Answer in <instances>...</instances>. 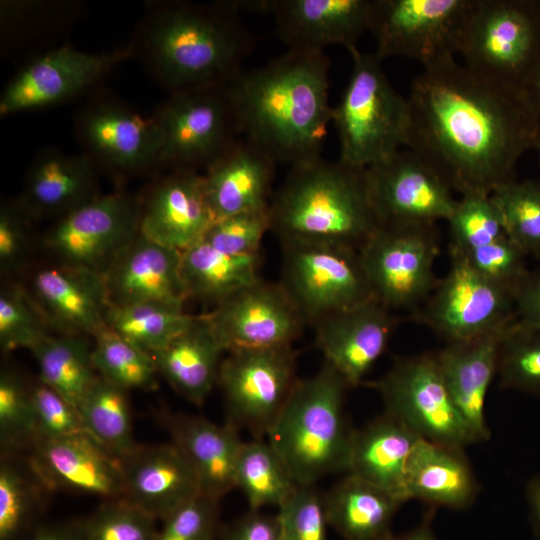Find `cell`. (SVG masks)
<instances>
[{"mask_svg": "<svg viewBox=\"0 0 540 540\" xmlns=\"http://www.w3.org/2000/svg\"><path fill=\"white\" fill-rule=\"evenodd\" d=\"M51 490L28 457L2 454L0 463V540H25L39 526Z\"/></svg>", "mask_w": 540, "mask_h": 540, "instance_id": "cell-36", "label": "cell"}, {"mask_svg": "<svg viewBox=\"0 0 540 540\" xmlns=\"http://www.w3.org/2000/svg\"><path fill=\"white\" fill-rule=\"evenodd\" d=\"M475 0H373L369 31L383 61L405 57L424 68L455 59Z\"/></svg>", "mask_w": 540, "mask_h": 540, "instance_id": "cell-9", "label": "cell"}, {"mask_svg": "<svg viewBox=\"0 0 540 540\" xmlns=\"http://www.w3.org/2000/svg\"><path fill=\"white\" fill-rule=\"evenodd\" d=\"M33 220L16 199L0 207V268L5 274L18 271L27 254L30 221Z\"/></svg>", "mask_w": 540, "mask_h": 540, "instance_id": "cell-53", "label": "cell"}, {"mask_svg": "<svg viewBox=\"0 0 540 540\" xmlns=\"http://www.w3.org/2000/svg\"><path fill=\"white\" fill-rule=\"evenodd\" d=\"M77 410L85 431L120 462L137 448L127 391L98 376Z\"/></svg>", "mask_w": 540, "mask_h": 540, "instance_id": "cell-38", "label": "cell"}, {"mask_svg": "<svg viewBox=\"0 0 540 540\" xmlns=\"http://www.w3.org/2000/svg\"><path fill=\"white\" fill-rule=\"evenodd\" d=\"M536 149L538 150L539 158H540V136H539V139H538V143H537Z\"/></svg>", "mask_w": 540, "mask_h": 540, "instance_id": "cell-60", "label": "cell"}, {"mask_svg": "<svg viewBox=\"0 0 540 540\" xmlns=\"http://www.w3.org/2000/svg\"><path fill=\"white\" fill-rule=\"evenodd\" d=\"M370 386L379 392L385 413L421 438L462 447L476 442L449 393L435 354L397 358Z\"/></svg>", "mask_w": 540, "mask_h": 540, "instance_id": "cell-12", "label": "cell"}, {"mask_svg": "<svg viewBox=\"0 0 540 540\" xmlns=\"http://www.w3.org/2000/svg\"><path fill=\"white\" fill-rule=\"evenodd\" d=\"M153 115L163 139L159 166L171 170L205 171L239 139L227 84L171 94Z\"/></svg>", "mask_w": 540, "mask_h": 540, "instance_id": "cell-10", "label": "cell"}, {"mask_svg": "<svg viewBox=\"0 0 540 540\" xmlns=\"http://www.w3.org/2000/svg\"><path fill=\"white\" fill-rule=\"evenodd\" d=\"M167 427L172 442L194 470L204 495L219 501L235 488V470L243 444L235 426L179 414L169 417Z\"/></svg>", "mask_w": 540, "mask_h": 540, "instance_id": "cell-30", "label": "cell"}, {"mask_svg": "<svg viewBox=\"0 0 540 540\" xmlns=\"http://www.w3.org/2000/svg\"><path fill=\"white\" fill-rule=\"evenodd\" d=\"M366 169L318 157L290 167L271 197V231L282 240L334 242L358 250L380 227Z\"/></svg>", "mask_w": 540, "mask_h": 540, "instance_id": "cell-4", "label": "cell"}, {"mask_svg": "<svg viewBox=\"0 0 540 540\" xmlns=\"http://www.w3.org/2000/svg\"><path fill=\"white\" fill-rule=\"evenodd\" d=\"M195 316L160 303L110 306L107 327L150 355L183 332Z\"/></svg>", "mask_w": 540, "mask_h": 540, "instance_id": "cell-40", "label": "cell"}, {"mask_svg": "<svg viewBox=\"0 0 540 540\" xmlns=\"http://www.w3.org/2000/svg\"><path fill=\"white\" fill-rule=\"evenodd\" d=\"M134 56L131 44L92 53L62 45L29 60L6 83L0 116L36 111L67 102L90 90L117 65Z\"/></svg>", "mask_w": 540, "mask_h": 540, "instance_id": "cell-16", "label": "cell"}, {"mask_svg": "<svg viewBox=\"0 0 540 540\" xmlns=\"http://www.w3.org/2000/svg\"><path fill=\"white\" fill-rule=\"evenodd\" d=\"M520 90L526 102L540 120V51Z\"/></svg>", "mask_w": 540, "mask_h": 540, "instance_id": "cell-57", "label": "cell"}, {"mask_svg": "<svg viewBox=\"0 0 540 540\" xmlns=\"http://www.w3.org/2000/svg\"><path fill=\"white\" fill-rule=\"evenodd\" d=\"M497 375L503 388L540 397V331L512 321L504 330Z\"/></svg>", "mask_w": 540, "mask_h": 540, "instance_id": "cell-43", "label": "cell"}, {"mask_svg": "<svg viewBox=\"0 0 540 540\" xmlns=\"http://www.w3.org/2000/svg\"><path fill=\"white\" fill-rule=\"evenodd\" d=\"M277 162L246 139H238L203 173L215 220L269 207Z\"/></svg>", "mask_w": 540, "mask_h": 540, "instance_id": "cell-29", "label": "cell"}, {"mask_svg": "<svg viewBox=\"0 0 540 540\" xmlns=\"http://www.w3.org/2000/svg\"><path fill=\"white\" fill-rule=\"evenodd\" d=\"M295 371L292 345L228 352L217 381L228 423L246 428L256 439L267 437L298 380Z\"/></svg>", "mask_w": 540, "mask_h": 540, "instance_id": "cell-14", "label": "cell"}, {"mask_svg": "<svg viewBox=\"0 0 540 540\" xmlns=\"http://www.w3.org/2000/svg\"><path fill=\"white\" fill-rule=\"evenodd\" d=\"M123 497L157 521L203 494L198 478L173 443L139 445L121 461Z\"/></svg>", "mask_w": 540, "mask_h": 540, "instance_id": "cell-26", "label": "cell"}, {"mask_svg": "<svg viewBox=\"0 0 540 540\" xmlns=\"http://www.w3.org/2000/svg\"><path fill=\"white\" fill-rule=\"evenodd\" d=\"M434 508L430 509L416 528L400 535H393L390 540H437L431 529Z\"/></svg>", "mask_w": 540, "mask_h": 540, "instance_id": "cell-59", "label": "cell"}, {"mask_svg": "<svg viewBox=\"0 0 540 540\" xmlns=\"http://www.w3.org/2000/svg\"><path fill=\"white\" fill-rule=\"evenodd\" d=\"M526 497L534 530L540 537V474L528 482Z\"/></svg>", "mask_w": 540, "mask_h": 540, "instance_id": "cell-58", "label": "cell"}, {"mask_svg": "<svg viewBox=\"0 0 540 540\" xmlns=\"http://www.w3.org/2000/svg\"><path fill=\"white\" fill-rule=\"evenodd\" d=\"M140 232V202L114 192L99 195L57 219L45 244L62 265L103 275Z\"/></svg>", "mask_w": 540, "mask_h": 540, "instance_id": "cell-17", "label": "cell"}, {"mask_svg": "<svg viewBox=\"0 0 540 540\" xmlns=\"http://www.w3.org/2000/svg\"><path fill=\"white\" fill-rule=\"evenodd\" d=\"M349 52L352 72L333 107L332 123L339 139L338 160L366 169L406 147L408 106L386 77L381 59L357 47Z\"/></svg>", "mask_w": 540, "mask_h": 540, "instance_id": "cell-6", "label": "cell"}, {"mask_svg": "<svg viewBox=\"0 0 540 540\" xmlns=\"http://www.w3.org/2000/svg\"><path fill=\"white\" fill-rule=\"evenodd\" d=\"M225 349L206 314L151 354L160 374L189 402L201 405L218 381Z\"/></svg>", "mask_w": 540, "mask_h": 540, "instance_id": "cell-33", "label": "cell"}, {"mask_svg": "<svg viewBox=\"0 0 540 540\" xmlns=\"http://www.w3.org/2000/svg\"><path fill=\"white\" fill-rule=\"evenodd\" d=\"M218 502L204 494L189 500L161 521L156 540H215Z\"/></svg>", "mask_w": 540, "mask_h": 540, "instance_id": "cell-51", "label": "cell"}, {"mask_svg": "<svg viewBox=\"0 0 540 540\" xmlns=\"http://www.w3.org/2000/svg\"><path fill=\"white\" fill-rule=\"evenodd\" d=\"M406 100V147L461 195L513 180L520 157L537 146L540 120L521 90L455 59L423 68Z\"/></svg>", "mask_w": 540, "mask_h": 540, "instance_id": "cell-1", "label": "cell"}, {"mask_svg": "<svg viewBox=\"0 0 540 540\" xmlns=\"http://www.w3.org/2000/svg\"><path fill=\"white\" fill-rule=\"evenodd\" d=\"M31 352L38 364V380L77 409L98 377L85 336L50 334Z\"/></svg>", "mask_w": 540, "mask_h": 540, "instance_id": "cell-37", "label": "cell"}, {"mask_svg": "<svg viewBox=\"0 0 540 540\" xmlns=\"http://www.w3.org/2000/svg\"><path fill=\"white\" fill-rule=\"evenodd\" d=\"M348 388L325 363L317 374L297 380L267 434L298 485H314L328 474L346 472L354 433L344 414Z\"/></svg>", "mask_w": 540, "mask_h": 540, "instance_id": "cell-5", "label": "cell"}, {"mask_svg": "<svg viewBox=\"0 0 540 540\" xmlns=\"http://www.w3.org/2000/svg\"><path fill=\"white\" fill-rule=\"evenodd\" d=\"M279 284L306 324L374 299L359 250L311 240H282Z\"/></svg>", "mask_w": 540, "mask_h": 540, "instance_id": "cell-7", "label": "cell"}, {"mask_svg": "<svg viewBox=\"0 0 540 540\" xmlns=\"http://www.w3.org/2000/svg\"><path fill=\"white\" fill-rule=\"evenodd\" d=\"M539 51L540 1H474L459 52L466 67L520 89Z\"/></svg>", "mask_w": 540, "mask_h": 540, "instance_id": "cell-8", "label": "cell"}, {"mask_svg": "<svg viewBox=\"0 0 540 540\" xmlns=\"http://www.w3.org/2000/svg\"><path fill=\"white\" fill-rule=\"evenodd\" d=\"M74 132L96 169L125 176L159 166L163 139L157 119L121 100L91 98L77 111Z\"/></svg>", "mask_w": 540, "mask_h": 540, "instance_id": "cell-15", "label": "cell"}, {"mask_svg": "<svg viewBox=\"0 0 540 540\" xmlns=\"http://www.w3.org/2000/svg\"><path fill=\"white\" fill-rule=\"evenodd\" d=\"M31 297L48 325L66 335L95 337L107 328L110 308L103 275L62 265L38 270Z\"/></svg>", "mask_w": 540, "mask_h": 540, "instance_id": "cell-25", "label": "cell"}, {"mask_svg": "<svg viewBox=\"0 0 540 540\" xmlns=\"http://www.w3.org/2000/svg\"><path fill=\"white\" fill-rule=\"evenodd\" d=\"M373 0H265L277 37L287 50L324 52L328 46L348 51L369 31Z\"/></svg>", "mask_w": 540, "mask_h": 540, "instance_id": "cell-20", "label": "cell"}, {"mask_svg": "<svg viewBox=\"0 0 540 540\" xmlns=\"http://www.w3.org/2000/svg\"><path fill=\"white\" fill-rule=\"evenodd\" d=\"M505 328L478 338L449 342L434 353L449 393L476 442L490 437L485 404L489 387L497 375L499 346Z\"/></svg>", "mask_w": 540, "mask_h": 540, "instance_id": "cell-28", "label": "cell"}, {"mask_svg": "<svg viewBox=\"0 0 540 540\" xmlns=\"http://www.w3.org/2000/svg\"><path fill=\"white\" fill-rule=\"evenodd\" d=\"M27 457L51 491L123 497L121 462L87 433L38 441Z\"/></svg>", "mask_w": 540, "mask_h": 540, "instance_id": "cell-23", "label": "cell"}, {"mask_svg": "<svg viewBox=\"0 0 540 540\" xmlns=\"http://www.w3.org/2000/svg\"><path fill=\"white\" fill-rule=\"evenodd\" d=\"M110 306L160 303L183 308L188 300L181 252L141 232L103 273Z\"/></svg>", "mask_w": 540, "mask_h": 540, "instance_id": "cell-24", "label": "cell"}, {"mask_svg": "<svg viewBox=\"0 0 540 540\" xmlns=\"http://www.w3.org/2000/svg\"><path fill=\"white\" fill-rule=\"evenodd\" d=\"M130 44L171 95L228 84L243 70L253 40L231 1H154Z\"/></svg>", "mask_w": 540, "mask_h": 540, "instance_id": "cell-3", "label": "cell"}, {"mask_svg": "<svg viewBox=\"0 0 540 540\" xmlns=\"http://www.w3.org/2000/svg\"><path fill=\"white\" fill-rule=\"evenodd\" d=\"M96 171L82 153L44 147L32 159L16 200L33 220L58 219L100 195Z\"/></svg>", "mask_w": 540, "mask_h": 540, "instance_id": "cell-27", "label": "cell"}, {"mask_svg": "<svg viewBox=\"0 0 540 540\" xmlns=\"http://www.w3.org/2000/svg\"><path fill=\"white\" fill-rule=\"evenodd\" d=\"M519 322L540 331V275H526L515 286Z\"/></svg>", "mask_w": 540, "mask_h": 540, "instance_id": "cell-55", "label": "cell"}, {"mask_svg": "<svg viewBox=\"0 0 540 540\" xmlns=\"http://www.w3.org/2000/svg\"><path fill=\"white\" fill-rule=\"evenodd\" d=\"M451 247L461 252L489 244L506 236L503 223L490 194L465 193L457 199L447 220Z\"/></svg>", "mask_w": 540, "mask_h": 540, "instance_id": "cell-46", "label": "cell"}, {"mask_svg": "<svg viewBox=\"0 0 540 540\" xmlns=\"http://www.w3.org/2000/svg\"><path fill=\"white\" fill-rule=\"evenodd\" d=\"M30 397L35 417L37 442L87 433L78 410L40 380L30 387Z\"/></svg>", "mask_w": 540, "mask_h": 540, "instance_id": "cell-50", "label": "cell"}, {"mask_svg": "<svg viewBox=\"0 0 540 540\" xmlns=\"http://www.w3.org/2000/svg\"><path fill=\"white\" fill-rule=\"evenodd\" d=\"M365 176L380 226L435 225L449 219L457 201L448 183L409 149L366 168Z\"/></svg>", "mask_w": 540, "mask_h": 540, "instance_id": "cell-18", "label": "cell"}, {"mask_svg": "<svg viewBox=\"0 0 540 540\" xmlns=\"http://www.w3.org/2000/svg\"><path fill=\"white\" fill-rule=\"evenodd\" d=\"M462 253L478 273L495 282L516 286L526 275L525 253L507 236Z\"/></svg>", "mask_w": 540, "mask_h": 540, "instance_id": "cell-52", "label": "cell"}, {"mask_svg": "<svg viewBox=\"0 0 540 540\" xmlns=\"http://www.w3.org/2000/svg\"><path fill=\"white\" fill-rule=\"evenodd\" d=\"M50 335L49 325L22 287L8 285L0 294V344L4 352L32 351Z\"/></svg>", "mask_w": 540, "mask_h": 540, "instance_id": "cell-45", "label": "cell"}, {"mask_svg": "<svg viewBox=\"0 0 540 540\" xmlns=\"http://www.w3.org/2000/svg\"><path fill=\"white\" fill-rule=\"evenodd\" d=\"M206 316L226 352L292 345L306 324L279 282L261 278Z\"/></svg>", "mask_w": 540, "mask_h": 540, "instance_id": "cell-19", "label": "cell"}, {"mask_svg": "<svg viewBox=\"0 0 540 540\" xmlns=\"http://www.w3.org/2000/svg\"><path fill=\"white\" fill-rule=\"evenodd\" d=\"M271 230L269 207L231 215L216 220L203 241L231 255L260 253L264 235Z\"/></svg>", "mask_w": 540, "mask_h": 540, "instance_id": "cell-48", "label": "cell"}, {"mask_svg": "<svg viewBox=\"0 0 540 540\" xmlns=\"http://www.w3.org/2000/svg\"><path fill=\"white\" fill-rule=\"evenodd\" d=\"M298 486L268 441L254 438L243 442L235 470V488L243 492L250 510L279 508Z\"/></svg>", "mask_w": 540, "mask_h": 540, "instance_id": "cell-39", "label": "cell"}, {"mask_svg": "<svg viewBox=\"0 0 540 540\" xmlns=\"http://www.w3.org/2000/svg\"><path fill=\"white\" fill-rule=\"evenodd\" d=\"M222 540H281L277 515H267L259 510L247 514L224 527Z\"/></svg>", "mask_w": 540, "mask_h": 540, "instance_id": "cell-54", "label": "cell"}, {"mask_svg": "<svg viewBox=\"0 0 540 540\" xmlns=\"http://www.w3.org/2000/svg\"><path fill=\"white\" fill-rule=\"evenodd\" d=\"M261 255H231L201 241L181 252V275L188 299L214 306L252 284Z\"/></svg>", "mask_w": 540, "mask_h": 540, "instance_id": "cell-35", "label": "cell"}, {"mask_svg": "<svg viewBox=\"0 0 540 540\" xmlns=\"http://www.w3.org/2000/svg\"><path fill=\"white\" fill-rule=\"evenodd\" d=\"M419 439L405 423L385 413L354 430L346 472L405 503L407 464Z\"/></svg>", "mask_w": 540, "mask_h": 540, "instance_id": "cell-32", "label": "cell"}, {"mask_svg": "<svg viewBox=\"0 0 540 540\" xmlns=\"http://www.w3.org/2000/svg\"><path fill=\"white\" fill-rule=\"evenodd\" d=\"M278 509L281 540H328L323 496L314 485H299Z\"/></svg>", "mask_w": 540, "mask_h": 540, "instance_id": "cell-49", "label": "cell"}, {"mask_svg": "<svg viewBox=\"0 0 540 540\" xmlns=\"http://www.w3.org/2000/svg\"><path fill=\"white\" fill-rule=\"evenodd\" d=\"M450 269L416 317L447 343L500 331L516 316L515 286L478 273L465 255L450 247Z\"/></svg>", "mask_w": 540, "mask_h": 540, "instance_id": "cell-11", "label": "cell"}, {"mask_svg": "<svg viewBox=\"0 0 540 540\" xmlns=\"http://www.w3.org/2000/svg\"><path fill=\"white\" fill-rule=\"evenodd\" d=\"M329 526L345 540H390L403 504L390 493L347 473L323 496Z\"/></svg>", "mask_w": 540, "mask_h": 540, "instance_id": "cell-34", "label": "cell"}, {"mask_svg": "<svg viewBox=\"0 0 540 540\" xmlns=\"http://www.w3.org/2000/svg\"><path fill=\"white\" fill-rule=\"evenodd\" d=\"M435 225L380 226L359 249L375 298L389 310L426 301L438 281Z\"/></svg>", "mask_w": 540, "mask_h": 540, "instance_id": "cell-13", "label": "cell"}, {"mask_svg": "<svg viewBox=\"0 0 540 540\" xmlns=\"http://www.w3.org/2000/svg\"><path fill=\"white\" fill-rule=\"evenodd\" d=\"M479 485L464 447L419 439L407 464V500L461 510L477 497Z\"/></svg>", "mask_w": 540, "mask_h": 540, "instance_id": "cell-31", "label": "cell"}, {"mask_svg": "<svg viewBox=\"0 0 540 540\" xmlns=\"http://www.w3.org/2000/svg\"><path fill=\"white\" fill-rule=\"evenodd\" d=\"M240 135L290 167L321 157L332 122L325 52L287 50L227 84Z\"/></svg>", "mask_w": 540, "mask_h": 540, "instance_id": "cell-2", "label": "cell"}, {"mask_svg": "<svg viewBox=\"0 0 540 540\" xmlns=\"http://www.w3.org/2000/svg\"><path fill=\"white\" fill-rule=\"evenodd\" d=\"M38 440L30 388L18 375L0 376V445L2 454H20Z\"/></svg>", "mask_w": 540, "mask_h": 540, "instance_id": "cell-44", "label": "cell"}, {"mask_svg": "<svg viewBox=\"0 0 540 540\" xmlns=\"http://www.w3.org/2000/svg\"><path fill=\"white\" fill-rule=\"evenodd\" d=\"M215 221L204 175L196 171L172 170L140 203V232L180 252L201 242Z\"/></svg>", "mask_w": 540, "mask_h": 540, "instance_id": "cell-22", "label": "cell"}, {"mask_svg": "<svg viewBox=\"0 0 540 540\" xmlns=\"http://www.w3.org/2000/svg\"><path fill=\"white\" fill-rule=\"evenodd\" d=\"M86 540H156V519L124 498L103 500L82 519Z\"/></svg>", "mask_w": 540, "mask_h": 540, "instance_id": "cell-47", "label": "cell"}, {"mask_svg": "<svg viewBox=\"0 0 540 540\" xmlns=\"http://www.w3.org/2000/svg\"><path fill=\"white\" fill-rule=\"evenodd\" d=\"M92 362L102 379L125 390H151L158 370L153 357L119 334L105 328L94 337Z\"/></svg>", "mask_w": 540, "mask_h": 540, "instance_id": "cell-41", "label": "cell"}, {"mask_svg": "<svg viewBox=\"0 0 540 540\" xmlns=\"http://www.w3.org/2000/svg\"><path fill=\"white\" fill-rule=\"evenodd\" d=\"M314 326L315 343L325 363L334 368L349 387H355L362 383L385 351L396 319L374 298L330 314Z\"/></svg>", "mask_w": 540, "mask_h": 540, "instance_id": "cell-21", "label": "cell"}, {"mask_svg": "<svg viewBox=\"0 0 540 540\" xmlns=\"http://www.w3.org/2000/svg\"><path fill=\"white\" fill-rule=\"evenodd\" d=\"M490 196L506 236L525 254L540 252V181L513 179Z\"/></svg>", "mask_w": 540, "mask_h": 540, "instance_id": "cell-42", "label": "cell"}, {"mask_svg": "<svg viewBox=\"0 0 540 540\" xmlns=\"http://www.w3.org/2000/svg\"><path fill=\"white\" fill-rule=\"evenodd\" d=\"M25 540H86L82 521L72 520L39 526Z\"/></svg>", "mask_w": 540, "mask_h": 540, "instance_id": "cell-56", "label": "cell"}]
</instances>
